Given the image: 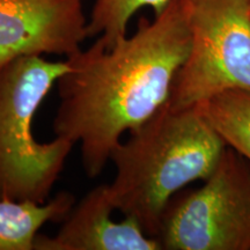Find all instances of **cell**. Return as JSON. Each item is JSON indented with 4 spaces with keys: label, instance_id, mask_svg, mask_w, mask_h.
<instances>
[{
    "label": "cell",
    "instance_id": "obj_3",
    "mask_svg": "<svg viewBox=\"0 0 250 250\" xmlns=\"http://www.w3.org/2000/svg\"><path fill=\"white\" fill-rule=\"evenodd\" d=\"M68 62L24 56L0 68V199L45 203L76 144L36 140L33 124Z\"/></svg>",
    "mask_w": 250,
    "mask_h": 250
},
{
    "label": "cell",
    "instance_id": "obj_4",
    "mask_svg": "<svg viewBox=\"0 0 250 250\" xmlns=\"http://www.w3.org/2000/svg\"><path fill=\"white\" fill-rule=\"evenodd\" d=\"M190 51L168 104L193 107L227 89L250 90V0H181Z\"/></svg>",
    "mask_w": 250,
    "mask_h": 250
},
{
    "label": "cell",
    "instance_id": "obj_8",
    "mask_svg": "<svg viewBox=\"0 0 250 250\" xmlns=\"http://www.w3.org/2000/svg\"><path fill=\"white\" fill-rule=\"evenodd\" d=\"M76 198L61 191L45 203L0 199V250H34L40 229L48 223H62Z\"/></svg>",
    "mask_w": 250,
    "mask_h": 250
},
{
    "label": "cell",
    "instance_id": "obj_9",
    "mask_svg": "<svg viewBox=\"0 0 250 250\" xmlns=\"http://www.w3.org/2000/svg\"><path fill=\"white\" fill-rule=\"evenodd\" d=\"M198 107L227 147L250 162V90H224Z\"/></svg>",
    "mask_w": 250,
    "mask_h": 250
},
{
    "label": "cell",
    "instance_id": "obj_10",
    "mask_svg": "<svg viewBox=\"0 0 250 250\" xmlns=\"http://www.w3.org/2000/svg\"><path fill=\"white\" fill-rule=\"evenodd\" d=\"M171 0H94L87 35L96 37L111 48L123 37L127 36V26L137 12L149 7L159 15Z\"/></svg>",
    "mask_w": 250,
    "mask_h": 250
},
{
    "label": "cell",
    "instance_id": "obj_2",
    "mask_svg": "<svg viewBox=\"0 0 250 250\" xmlns=\"http://www.w3.org/2000/svg\"><path fill=\"white\" fill-rule=\"evenodd\" d=\"M226 147L198 104L174 109L167 103L111 153L115 177L108 187L116 211L156 239L174 196L195 181L204 182Z\"/></svg>",
    "mask_w": 250,
    "mask_h": 250
},
{
    "label": "cell",
    "instance_id": "obj_7",
    "mask_svg": "<svg viewBox=\"0 0 250 250\" xmlns=\"http://www.w3.org/2000/svg\"><path fill=\"white\" fill-rule=\"evenodd\" d=\"M116 211L108 184L87 192L74 204L55 236L39 234L34 250H161L155 237L144 232L136 219H112Z\"/></svg>",
    "mask_w": 250,
    "mask_h": 250
},
{
    "label": "cell",
    "instance_id": "obj_1",
    "mask_svg": "<svg viewBox=\"0 0 250 250\" xmlns=\"http://www.w3.org/2000/svg\"><path fill=\"white\" fill-rule=\"evenodd\" d=\"M190 42L186 7L171 0L153 20L140 18L132 35L111 48L98 37L66 58L52 127L56 137L79 144L87 176L101 175L123 134L167 104Z\"/></svg>",
    "mask_w": 250,
    "mask_h": 250
},
{
    "label": "cell",
    "instance_id": "obj_5",
    "mask_svg": "<svg viewBox=\"0 0 250 250\" xmlns=\"http://www.w3.org/2000/svg\"><path fill=\"white\" fill-rule=\"evenodd\" d=\"M156 240L166 250H250V162L225 148L201 188L171 199Z\"/></svg>",
    "mask_w": 250,
    "mask_h": 250
},
{
    "label": "cell",
    "instance_id": "obj_6",
    "mask_svg": "<svg viewBox=\"0 0 250 250\" xmlns=\"http://www.w3.org/2000/svg\"><path fill=\"white\" fill-rule=\"evenodd\" d=\"M85 0H0V68L24 56L70 57L87 35Z\"/></svg>",
    "mask_w": 250,
    "mask_h": 250
}]
</instances>
